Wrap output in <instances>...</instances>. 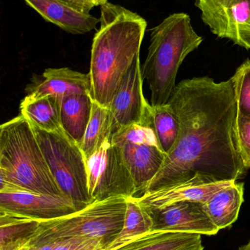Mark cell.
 I'll list each match as a JSON object with an SVG mask.
<instances>
[{
	"label": "cell",
	"mask_w": 250,
	"mask_h": 250,
	"mask_svg": "<svg viewBox=\"0 0 250 250\" xmlns=\"http://www.w3.org/2000/svg\"><path fill=\"white\" fill-rule=\"evenodd\" d=\"M236 181L205 183L198 180H191L148 192L137 198L145 208H161L182 201H195L204 204L214 193Z\"/></svg>",
	"instance_id": "obj_14"
},
{
	"label": "cell",
	"mask_w": 250,
	"mask_h": 250,
	"mask_svg": "<svg viewBox=\"0 0 250 250\" xmlns=\"http://www.w3.org/2000/svg\"><path fill=\"white\" fill-rule=\"evenodd\" d=\"M195 5L214 35L250 50V0H196Z\"/></svg>",
	"instance_id": "obj_9"
},
{
	"label": "cell",
	"mask_w": 250,
	"mask_h": 250,
	"mask_svg": "<svg viewBox=\"0 0 250 250\" xmlns=\"http://www.w3.org/2000/svg\"><path fill=\"white\" fill-rule=\"evenodd\" d=\"M93 102L92 95L87 94H73L61 99L62 129L80 146L91 120Z\"/></svg>",
	"instance_id": "obj_17"
},
{
	"label": "cell",
	"mask_w": 250,
	"mask_h": 250,
	"mask_svg": "<svg viewBox=\"0 0 250 250\" xmlns=\"http://www.w3.org/2000/svg\"><path fill=\"white\" fill-rule=\"evenodd\" d=\"M203 41L184 13H173L151 29L148 56L142 68L151 91V106L169 102L180 66Z\"/></svg>",
	"instance_id": "obj_4"
},
{
	"label": "cell",
	"mask_w": 250,
	"mask_h": 250,
	"mask_svg": "<svg viewBox=\"0 0 250 250\" xmlns=\"http://www.w3.org/2000/svg\"><path fill=\"white\" fill-rule=\"evenodd\" d=\"M60 104V98L51 95L39 98L26 95L20 104L21 115L42 130L57 132L62 129Z\"/></svg>",
	"instance_id": "obj_19"
},
{
	"label": "cell",
	"mask_w": 250,
	"mask_h": 250,
	"mask_svg": "<svg viewBox=\"0 0 250 250\" xmlns=\"http://www.w3.org/2000/svg\"><path fill=\"white\" fill-rule=\"evenodd\" d=\"M238 114L250 117V60H247L231 78Z\"/></svg>",
	"instance_id": "obj_24"
},
{
	"label": "cell",
	"mask_w": 250,
	"mask_h": 250,
	"mask_svg": "<svg viewBox=\"0 0 250 250\" xmlns=\"http://www.w3.org/2000/svg\"><path fill=\"white\" fill-rule=\"evenodd\" d=\"M57 243L58 240H54L35 245H27V250H54Z\"/></svg>",
	"instance_id": "obj_28"
},
{
	"label": "cell",
	"mask_w": 250,
	"mask_h": 250,
	"mask_svg": "<svg viewBox=\"0 0 250 250\" xmlns=\"http://www.w3.org/2000/svg\"><path fill=\"white\" fill-rule=\"evenodd\" d=\"M31 126L63 195L73 201L77 211L93 203L88 188L86 158L80 146L63 129L48 132Z\"/></svg>",
	"instance_id": "obj_6"
},
{
	"label": "cell",
	"mask_w": 250,
	"mask_h": 250,
	"mask_svg": "<svg viewBox=\"0 0 250 250\" xmlns=\"http://www.w3.org/2000/svg\"><path fill=\"white\" fill-rule=\"evenodd\" d=\"M243 202L244 184L236 181L217 191L204 206L208 217L220 230L237 220Z\"/></svg>",
	"instance_id": "obj_16"
},
{
	"label": "cell",
	"mask_w": 250,
	"mask_h": 250,
	"mask_svg": "<svg viewBox=\"0 0 250 250\" xmlns=\"http://www.w3.org/2000/svg\"><path fill=\"white\" fill-rule=\"evenodd\" d=\"M68 5L82 13H90L92 8L98 6L95 0H60Z\"/></svg>",
	"instance_id": "obj_27"
},
{
	"label": "cell",
	"mask_w": 250,
	"mask_h": 250,
	"mask_svg": "<svg viewBox=\"0 0 250 250\" xmlns=\"http://www.w3.org/2000/svg\"><path fill=\"white\" fill-rule=\"evenodd\" d=\"M239 152L245 168H250V117L238 114L236 124Z\"/></svg>",
	"instance_id": "obj_25"
},
{
	"label": "cell",
	"mask_w": 250,
	"mask_h": 250,
	"mask_svg": "<svg viewBox=\"0 0 250 250\" xmlns=\"http://www.w3.org/2000/svg\"><path fill=\"white\" fill-rule=\"evenodd\" d=\"M153 127L161 149L168 154L177 141L180 123L176 111L167 103L160 106H152Z\"/></svg>",
	"instance_id": "obj_23"
},
{
	"label": "cell",
	"mask_w": 250,
	"mask_h": 250,
	"mask_svg": "<svg viewBox=\"0 0 250 250\" xmlns=\"http://www.w3.org/2000/svg\"><path fill=\"white\" fill-rule=\"evenodd\" d=\"M89 73L75 71L68 67L48 68L41 76H35L26 88L28 96L32 98L51 95L62 98L73 94L91 95Z\"/></svg>",
	"instance_id": "obj_13"
},
{
	"label": "cell",
	"mask_w": 250,
	"mask_h": 250,
	"mask_svg": "<svg viewBox=\"0 0 250 250\" xmlns=\"http://www.w3.org/2000/svg\"><path fill=\"white\" fill-rule=\"evenodd\" d=\"M99 19L91 48V95L95 103L110 108L125 76L140 57L147 21L137 13L108 1L101 5Z\"/></svg>",
	"instance_id": "obj_2"
},
{
	"label": "cell",
	"mask_w": 250,
	"mask_h": 250,
	"mask_svg": "<svg viewBox=\"0 0 250 250\" xmlns=\"http://www.w3.org/2000/svg\"><path fill=\"white\" fill-rule=\"evenodd\" d=\"M19 191L64 195L30 123L21 114L0 126V192Z\"/></svg>",
	"instance_id": "obj_3"
},
{
	"label": "cell",
	"mask_w": 250,
	"mask_h": 250,
	"mask_svg": "<svg viewBox=\"0 0 250 250\" xmlns=\"http://www.w3.org/2000/svg\"><path fill=\"white\" fill-rule=\"evenodd\" d=\"M41 221L0 212V250L26 246L39 229Z\"/></svg>",
	"instance_id": "obj_20"
},
{
	"label": "cell",
	"mask_w": 250,
	"mask_h": 250,
	"mask_svg": "<svg viewBox=\"0 0 250 250\" xmlns=\"http://www.w3.org/2000/svg\"><path fill=\"white\" fill-rule=\"evenodd\" d=\"M201 234L152 231L116 250H204Z\"/></svg>",
	"instance_id": "obj_18"
},
{
	"label": "cell",
	"mask_w": 250,
	"mask_h": 250,
	"mask_svg": "<svg viewBox=\"0 0 250 250\" xmlns=\"http://www.w3.org/2000/svg\"><path fill=\"white\" fill-rule=\"evenodd\" d=\"M126 200L119 196L95 201L66 217L41 222L38 231L28 245L88 237L98 239L108 250L123 229Z\"/></svg>",
	"instance_id": "obj_5"
},
{
	"label": "cell",
	"mask_w": 250,
	"mask_h": 250,
	"mask_svg": "<svg viewBox=\"0 0 250 250\" xmlns=\"http://www.w3.org/2000/svg\"><path fill=\"white\" fill-rule=\"evenodd\" d=\"M168 104L179 117V137L146 193L191 180L238 181L246 168L236 136L238 109L231 79L182 81Z\"/></svg>",
	"instance_id": "obj_1"
},
{
	"label": "cell",
	"mask_w": 250,
	"mask_h": 250,
	"mask_svg": "<svg viewBox=\"0 0 250 250\" xmlns=\"http://www.w3.org/2000/svg\"><path fill=\"white\" fill-rule=\"evenodd\" d=\"M54 250H107L98 239L88 237H72L58 239Z\"/></svg>",
	"instance_id": "obj_26"
},
{
	"label": "cell",
	"mask_w": 250,
	"mask_h": 250,
	"mask_svg": "<svg viewBox=\"0 0 250 250\" xmlns=\"http://www.w3.org/2000/svg\"><path fill=\"white\" fill-rule=\"evenodd\" d=\"M239 250H250V241L247 245L240 247Z\"/></svg>",
	"instance_id": "obj_29"
},
{
	"label": "cell",
	"mask_w": 250,
	"mask_h": 250,
	"mask_svg": "<svg viewBox=\"0 0 250 250\" xmlns=\"http://www.w3.org/2000/svg\"><path fill=\"white\" fill-rule=\"evenodd\" d=\"M77 211L73 201L65 195H50L28 191L0 192V212L47 221Z\"/></svg>",
	"instance_id": "obj_12"
},
{
	"label": "cell",
	"mask_w": 250,
	"mask_h": 250,
	"mask_svg": "<svg viewBox=\"0 0 250 250\" xmlns=\"http://www.w3.org/2000/svg\"><path fill=\"white\" fill-rule=\"evenodd\" d=\"M95 1H96V3L98 4V6H101V4H104V3H105L106 1H108V0H95Z\"/></svg>",
	"instance_id": "obj_30"
},
{
	"label": "cell",
	"mask_w": 250,
	"mask_h": 250,
	"mask_svg": "<svg viewBox=\"0 0 250 250\" xmlns=\"http://www.w3.org/2000/svg\"><path fill=\"white\" fill-rule=\"evenodd\" d=\"M114 135L113 117L110 108L93 102L91 120L87 127L81 148L85 158L93 155Z\"/></svg>",
	"instance_id": "obj_21"
},
{
	"label": "cell",
	"mask_w": 250,
	"mask_h": 250,
	"mask_svg": "<svg viewBox=\"0 0 250 250\" xmlns=\"http://www.w3.org/2000/svg\"><path fill=\"white\" fill-rule=\"evenodd\" d=\"M145 208L152 220L151 232H178L214 236L220 231L207 214L203 203L182 201L161 208Z\"/></svg>",
	"instance_id": "obj_11"
},
{
	"label": "cell",
	"mask_w": 250,
	"mask_h": 250,
	"mask_svg": "<svg viewBox=\"0 0 250 250\" xmlns=\"http://www.w3.org/2000/svg\"><path fill=\"white\" fill-rule=\"evenodd\" d=\"M113 143L118 148L133 177L135 198H141L167 157L159 144L152 120L119 129L113 135Z\"/></svg>",
	"instance_id": "obj_7"
},
{
	"label": "cell",
	"mask_w": 250,
	"mask_h": 250,
	"mask_svg": "<svg viewBox=\"0 0 250 250\" xmlns=\"http://www.w3.org/2000/svg\"><path fill=\"white\" fill-rule=\"evenodd\" d=\"M46 21L72 35H83L96 29L100 19L82 13L60 0H24Z\"/></svg>",
	"instance_id": "obj_15"
},
{
	"label": "cell",
	"mask_w": 250,
	"mask_h": 250,
	"mask_svg": "<svg viewBox=\"0 0 250 250\" xmlns=\"http://www.w3.org/2000/svg\"><path fill=\"white\" fill-rule=\"evenodd\" d=\"M86 161L88 188L93 202L113 197H135L133 177L113 138Z\"/></svg>",
	"instance_id": "obj_8"
},
{
	"label": "cell",
	"mask_w": 250,
	"mask_h": 250,
	"mask_svg": "<svg viewBox=\"0 0 250 250\" xmlns=\"http://www.w3.org/2000/svg\"><path fill=\"white\" fill-rule=\"evenodd\" d=\"M143 80L139 57L125 76L110 105L114 134L122 128L152 120V106L144 96Z\"/></svg>",
	"instance_id": "obj_10"
},
{
	"label": "cell",
	"mask_w": 250,
	"mask_h": 250,
	"mask_svg": "<svg viewBox=\"0 0 250 250\" xmlns=\"http://www.w3.org/2000/svg\"><path fill=\"white\" fill-rule=\"evenodd\" d=\"M16 250H27V245H26V246L22 247V248H19V249Z\"/></svg>",
	"instance_id": "obj_31"
},
{
	"label": "cell",
	"mask_w": 250,
	"mask_h": 250,
	"mask_svg": "<svg viewBox=\"0 0 250 250\" xmlns=\"http://www.w3.org/2000/svg\"><path fill=\"white\" fill-rule=\"evenodd\" d=\"M153 222L147 210L137 198L131 197L126 200V212L124 225L116 240L107 250H116L131 241L150 233Z\"/></svg>",
	"instance_id": "obj_22"
}]
</instances>
